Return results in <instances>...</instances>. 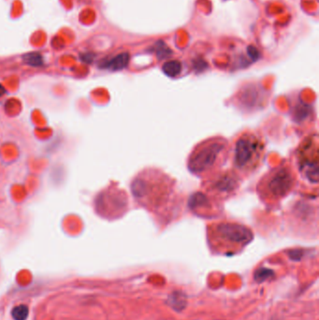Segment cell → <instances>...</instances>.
I'll return each mask as SVG.
<instances>
[{
    "instance_id": "14",
    "label": "cell",
    "mask_w": 319,
    "mask_h": 320,
    "mask_svg": "<svg viewBox=\"0 0 319 320\" xmlns=\"http://www.w3.org/2000/svg\"><path fill=\"white\" fill-rule=\"evenodd\" d=\"M6 93V89L3 87V85L0 84V97H2Z\"/></svg>"
},
{
    "instance_id": "12",
    "label": "cell",
    "mask_w": 319,
    "mask_h": 320,
    "mask_svg": "<svg viewBox=\"0 0 319 320\" xmlns=\"http://www.w3.org/2000/svg\"><path fill=\"white\" fill-rule=\"evenodd\" d=\"M163 70L169 76H176L181 71V64L177 61H170L164 65Z\"/></svg>"
},
{
    "instance_id": "7",
    "label": "cell",
    "mask_w": 319,
    "mask_h": 320,
    "mask_svg": "<svg viewBox=\"0 0 319 320\" xmlns=\"http://www.w3.org/2000/svg\"><path fill=\"white\" fill-rule=\"evenodd\" d=\"M168 305L176 312H182L187 305L186 295L182 291H174L168 298Z\"/></svg>"
},
{
    "instance_id": "9",
    "label": "cell",
    "mask_w": 319,
    "mask_h": 320,
    "mask_svg": "<svg viewBox=\"0 0 319 320\" xmlns=\"http://www.w3.org/2000/svg\"><path fill=\"white\" fill-rule=\"evenodd\" d=\"M22 60L25 64L32 67H40L44 64L43 57L38 52H29L22 56Z\"/></svg>"
},
{
    "instance_id": "2",
    "label": "cell",
    "mask_w": 319,
    "mask_h": 320,
    "mask_svg": "<svg viewBox=\"0 0 319 320\" xmlns=\"http://www.w3.org/2000/svg\"><path fill=\"white\" fill-rule=\"evenodd\" d=\"M230 146L227 140L215 137L198 144L188 157V170L201 178H211L230 156Z\"/></svg>"
},
{
    "instance_id": "6",
    "label": "cell",
    "mask_w": 319,
    "mask_h": 320,
    "mask_svg": "<svg viewBox=\"0 0 319 320\" xmlns=\"http://www.w3.org/2000/svg\"><path fill=\"white\" fill-rule=\"evenodd\" d=\"M210 180L209 191H215L219 196L229 197L234 194L239 186L237 174H232L231 172H225L222 175L217 173Z\"/></svg>"
},
{
    "instance_id": "1",
    "label": "cell",
    "mask_w": 319,
    "mask_h": 320,
    "mask_svg": "<svg viewBox=\"0 0 319 320\" xmlns=\"http://www.w3.org/2000/svg\"><path fill=\"white\" fill-rule=\"evenodd\" d=\"M131 191L138 203L157 219H171L178 209L176 182L158 169H146L131 184Z\"/></svg>"
},
{
    "instance_id": "4",
    "label": "cell",
    "mask_w": 319,
    "mask_h": 320,
    "mask_svg": "<svg viewBox=\"0 0 319 320\" xmlns=\"http://www.w3.org/2000/svg\"><path fill=\"white\" fill-rule=\"evenodd\" d=\"M297 184L296 173L290 164H281L273 168L260 179L257 192L267 205L278 204L294 189Z\"/></svg>"
},
{
    "instance_id": "8",
    "label": "cell",
    "mask_w": 319,
    "mask_h": 320,
    "mask_svg": "<svg viewBox=\"0 0 319 320\" xmlns=\"http://www.w3.org/2000/svg\"><path fill=\"white\" fill-rule=\"evenodd\" d=\"M128 60H129L128 53L124 52V53L118 54L117 56L112 58L111 61H109L105 65V67H108L111 70H119V69H122V68L126 67L127 63H128Z\"/></svg>"
},
{
    "instance_id": "10",
    "label": "cell",
    "mask_w": 319,
    "mask_h": 320,
    "mask_svg": "<svg viewBox=\"0 0 319 320\" xmlns=\"http://www.w3.org/2000/svg\"><path fill=\"white\" fill-rule=\"evenodd\" d=\"M274 276H275V272L269 268L258 269L254 274L255 281L259 284L268 281L272 279Z\"/></svg>"
},
{
    "instance_id": "11",
    "label": "cell",
    "mask_w": 319,
    "mask_h": 320,
    "mask_svg": "<svg viewBox=\"0 0 319 320\" xmlns=\"http://www.w3.org/2000/svg\"><path fill=\"white\" fill-rule=\"evenodd\" d=\"M29 310L26 306H18L14 307L11 311V317L14 320H26L28 318Z\"/></svg>"
},
{
    "instance_id": "5",
    "label": "cell",
    "mask_w": 319,
    "mask_h": 320,
    "mask_svg": "<svg viewBox=\"0 0 319 320\" xmlns=\"http://www.w3.org/2000/svg\"><path fill=\"white\" fill-rule=\"evenodd\" d=\"M209 237L225 246H245L254 239L250 228L236 221L222 220L212 223L208 228Z\"/></svg>"
},
{
    "instance_id": "13",
    "label": "cell",
    "mask_w": 319,
    "mask_h": 320,
    "mask_svg": "<svg viewBox=\"0 0 319 320\" xmlns=\"http://www.w3.org/2000/svg\"><path fill=\"white\" fill-rule=\"evenodd\" d=\"M290 257L291 260L293 261H300L303 257V252L300 250H295V251H291L290 253Z\"/></svg>"
},
{
    "instance_id": "3",
    "label": "cell",
    "mask_w": 319,
    "mask_h": 320,
    "mask_svg": "<svg viewBox=\"0 0 319 320\" xmlns=\"http://www.w3.org/2000/svg\"><path fill=\"white\" fill-rule=\"evenodd\" d=\"M265 156V143L252 131H245L238 136L230 148L232 168L238 176L248 177L261 167Z\"/></svg>"
}]
</instances>
